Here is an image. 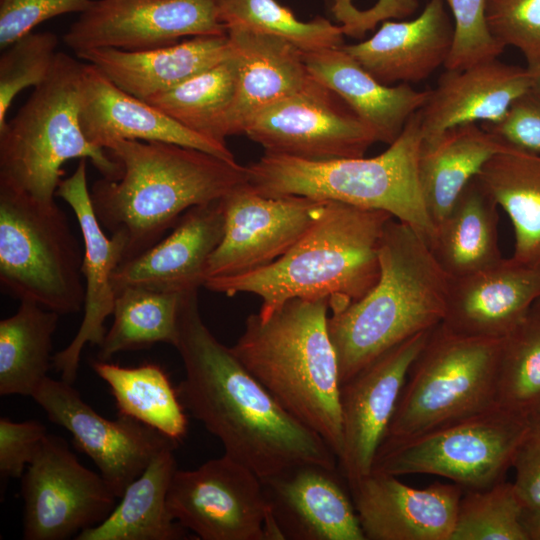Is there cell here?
<instances>
[{
    "label": "cell",
    "instance_id": "48",
    "mask_svg": "<svg viewBox=\"0 0 540 540\" xmlns=\"http://www.w3.org/2000/svg\"><path fill=\"white\" fill-rule=\"evenodd\" d=\"M523 525L528 540H540V509L525 510L523 514Z\"/></svg>",
    "mask_w": 540,
    "mask_h": 540
},
{
    "label": "cell",
    "instance_id": "17",
    "mask_svg": "<svg viewBox=\"0 0 540 540\" xmlns=\"http://www.w3.org/2000/svg\"><path fill=\"white\" fill-rule=\"evenodd\" d=\"M432 330L394 346L341 384L343 448L338 464L347 484L372 472L411 365Z\"/></svg>",
    "mask_w": 540,
    "mask_h": 540
},
{
    "label": "cell",
    "instance_id": "36",
    "mask_svg": "<svg viewBox=\"0 0 540 540\" xmlns=\"http://www.w3.org/2000/svg\"><path fill=\"white\" fill-rule=\"evenodd\" d=\"M186 293L126 287L116 293L113 322L99 345L98 359L151 347L156 343L175 346L180 309Z\"/></svg>",
    "mask_w": 540,
    "mask_h": 540
},
{
    "label": "cell",
    "instance_id": "46",
    "mask_svg": "<svg viewBox=\"0 0 540 540\" xmlns=\"http://www.w3.org/2000/svg\"><path fill=\"white\" fill-rule=\"evenodd\" d=\"M418 5V0H377L373 6L361 10L351 0H334L332 12L342 23L344 35L362 37L379 22L409 17Z\"/></svg>",
    "mask_w": 540,
    "mask_h": 540
},
{
    "label": "cell",
    "instance_id": "19",
    "mask_svg": "<svg viewBox=\"0 0 540 540\" xmlns=\"http://www.w3.org/2000/svg\"><path fill=\"white\" fill-rule=\"evenodd\" d=\"M348 487L365 540H450L464 493L455 483L418 489L376 471Z\"/></svg>",
    "mask_w": 540,
    "mask_h": 540
},
{
    "label": "cell",
    "instance_id": "21",
    "mask_svg": "<svg viewBox=\"0 0 540 540\" xmlns=\"http://www.w3.org/2000/svg\"><path fill=\"white\" fill-rule=\"evenodd\" d=\"M540 298V268L512 257L479 271L450 277L441 325L462 336L503 339Z\"/></svg>",
    "mask_w": 540,
    "mask_h": 540
},
{
    "label": "cell",
    "instance_id": "20",
    "mask_svg": "<svg viewBox=\"0 0 540 540\" xmlns=\"http://www.w3.org/2000/svg\"><path fill=\"white\" fill-rule=\"evenodd\" d=\"M261 482L282 540H365L336 468L299 464Z\"/></svg>",
    "mask_w": 540,
    "mask_h": 540
},
{
    "label": "cell",
    "instance_id": "47",
    "mask_svg": "<svg viewBox=\"0 0 540 540\" xmlns=\"http://www.w3.org/2000/svg\"><path fill=\"white\" fill-rule=\"evenodd\" d=\"M512 467L515 470L513 486L525 510L540 509V421L534 416Z\"/></svg>",
    "mask_w": 540,
    "mask_h": 540
},
{
    "label": "cell",
    "instance_id": "8",
    "mask_svg": "<svg viewBox=\"0 0 540 540\" xmlns=\"http://www.w3.org/2000/svg\"><path fill=\"white\" fill-rule=\"evenodd\" d=\"M501 343L436 326L411 365L381 446L498 406Z\"/></svg>",
    "mask_w": 540,
    "mask_h": 540
},
{
    "label": "cell",
    "instance_id": "22",
    "mask_svg": "<svg viewBox=\"0 0 540 540\" xmlns=\"http://www.w3.org/2000/svg\"><path fill=\"white\" fill-rule=\"evenodd\" d=\"M79 121L86 139L103 149L117 140L160 141L236 160L226 144L183 127L147 101L117 87L90 63H83L81 71Z\"/></svg>",
    "mask_w": 540,
    "mask_h": 540
},
{
    "label": "cell",
    "instance_id": "13",
    "mask_svg": "<svg viewBox=\"0 0 540 540\" xmlns=\"http://www.w3.org/2000/svg\"><path fill=\"white\" fill-rule=\"evenodd\" d=\"M243 134L267 153L315 161L363 157L377 142L354 111L313 77L257 113Z\"/></svg>",
    "mask_w": 540,
    "mask_h": 540
},
{
    "label": "cell",
    "instance_id": "29",
    "mask_svg": "<svg viewBox=\"0 0 540 540\" xmlns=\"http://www.w3.org/2000/svg\"><path fill=\"white\" fill-rule=\"evenodd\" d=\"M508 143L476 123L446 130L422 143L418 175L427 211L437 226L485 163Z\"/></svg>",
    "mask_w": 540,
    "mask_h": 540
},
{
    "label": "cell",
    "instance_id": "35",
    "mask_svg": "<svg viewBox=\"0 0 540 540\" xmlns=\"http://www.w3.org/2000/svg\"><path fill=\"white\" fill-rule=\"evenodd\" d=\"M238 71L239 63L233 51L224 61L145 101L192 132L226 144L227 120L235 99Z\"/></svg>",
    "mask_w": 540,
    "mask_h": 540
},
{
    "label": "cell",
    "instance_id": "25",
    "mask_svg": "<svg viewBox=\"0 0 540 540\" xmlns=\"http://www.w3.org/2000/svg\"><path fill=\"white\" fill-rule=\"evenodd\" d=\"M531 89L526 67L497 58L463 69H446L420 109L423 143L432 142L455 126L477 121L497 123Z\"/></svg>",
    "mask_w": 540,
    "mask_h": 540
},
{
    "label": "cell",
    "instance_id": "6",
    "mask_svg": "<svg viewBox=\"0 0 540 540\" xmlns=\"http://www.w3.org/2000/svg\"><path fill=\"white\" fill-rule=\"evenodd\" d=\"M422 143L418 110L399 137L377 156L315 161L265 152L247 166L248 182L265 196H304L388 212L430 245L436 226L419 183Z\"/></svg>",
    "mask_w": 540,
    "mask_h": 540
},
{
    "label": "cell",
    "instance_id": "38",
    "mask_svg": "<svg viewBox=\"0 0 540 540\" xmlns=\"http://www.w3.org/2000/svg\"><path fill=\"white\" fill-rule=\"evenodd\" d=\"M497 404L532 417L540 405V306L502 339Z\"/></svg>",
    "mask_w": 540,
    "mask_h": 540
},
{
    "label": "cell",
    "instance_id": "27",
    "mask_svg": "<svg viewBox=\"0 0 540 540\" xmlns=\"http://www.w3.org/2000/svg\"><path fill=\"white\" fill-rule=\"evenodd\" d=\"M304 59L311 76L336 93L377 142L393 143L429 96L407 83H381L342 47L304 53Z\"/></svg>",
    "mask_w": 540,
    "mask_h": 540
},
{
    "label": "cell",
    "instance_id": "30",
    "mask_svg": "<svg viewBox=\"0 0 540 540\" xmlns=\"http://www.w3.org/2000/svg\"><path fill=\"white\" fill-rule=\"evenodd\" d=\"M160 451L125 490L121 501L98 525L81 531L76 540H179L184 528L172 517L167 494L177 470L174 449Z\"/></svg>",
    "mask_w": 540,
    "mask_h": 540
},
{
    "label": "cell",
    "instance_id": "33",
    "mask_svg": "<svg viewBox=\"0 0 540 540\" xmlns=\"http://www.w3.org/2000/svg\"><path fill=\"white\" fill-rule=\"evenodd\" d=\"M59 314L32 301L0 321V394L31 396L48 377Z\"/></svg>",
    "mask_w": 540,
    "mask_h": 540
},
{
    "label": "cell",
    "instance_id": "43",
    "mask_svg": "<svg viewBox=\"0 0 540 540\" xmlns=\"http://www.w3.org/2000/svg\"><path fill=\"white\" fill-rule=\"evenodd\" d=\"M92 0H0V48L30 33L38 24L53 17L79 12Z\"/></svg>",
    "mask_w": 540,
    "mask_h": 540
},
{
    "label": "cell",
    "instance_id": "39",
    "mask_svg": "<svg viewBox=\"0 0 540 540\" xmlns=\"http://www.w3.org/2000/svg\"><path fill=\"white\" fill-rule=\"evenodd\" d=\"M524 511L513 483L465 490L450 540H528Z\"/></svg>",
    "mask_w": 540,
    "mask_h": 540
},
{
    "label": "cell",
    "instance_id": "10",
    "mask_svg": "<svg viewBox=\"0 0 540 540\" xmlns=\"http://www.w3.org/2000/svg\"><path fill=\"white\" fill-rule=\"evenodd\" d=\"M532 417L500 406L394 444L380 446L372 471L437 475L463 490L503 481Z\"/></svg>",
    "mask_w": 540,
    "mask_h": 540
},
{
    "label": "cell",
    "instance_id": "44",
    "mask_svg": "<svg viewBox=\"0 0 540 540\" xmlns=\"http://www.w3.org/2000/svg\"><path fill=\"white\" fill-rule=\"evenodd\" d=\"M47 435L46 427L37 420L15 422L1 417V479L7 481L9 478H21Z\"/></svg>",
    "mask_w": 540,
    "mask_h": 540
},
{
    "label": "cell",
    "instance_id": "5",
    "mask_svg": "<svg viewBox=\"0 0 540 540\" xmlns=\"http://www.w3.org/2000/svg\"><path fill=\"white\" fill-rule=\"evenodd\" d=\"M328 309L324 299L293 298L267 318L251 314L230 349L270 395L319 434L339 459L341 382Z\"/></svg>",
    "mask_w": 540,
    "mask_h": 540
},
{
    "label": "cell",
    "instance_id": "12",
    "mask_svg": "<svg viewBox=\"0 0 540 540\" xmlns=\"http://www.w3.org/2000/svg\"><path fill=\"white\" fill-rule=\"evenodd\" d=\"M23 538L64 540L104 521L116 496L83 466L66 441L48 434L21 477Z\"/></svg>",
    "mask_w": 540,
    "mask_h": 540
},
{
    "label": "cell",
    "instance_id": "40",
    "mask_svg": "<svg viewBox=\"0 0 540 540\" xmlns=\"http://www.w3.org/2000/svg\"><path fill=\"white\" fill-rule=\"evenodd\" d=\"M58 38L51 32H30L2 50L0 56V130L16 95L37 87L50 75L58 52Z\"/></svg>",
    "mask_w": 540,
    "mask_h": 540
},
{
    "label": "cell",
    "instance_id": "34",
    "mask_svg": "<svg viewBox=\"0 0 540 540\" xmlns=\"http://www.w3.org/2000/svg\"><path fill=\"white\" fill-rule=\"evenodd\" d=\"M110 387L118 415L131 417L179 442L187 434L188 418L177 389L157 364L122 367L108 360L91 362Z\"/></svg>",
    "mask_w": 540,
    "mask_h": 540
},
{
    "label": "cell",
    "instance_id": "37",
    "mask_svg": "<svg viewBox=\"0 0 540 540\" xmlns=\"http://www.w3.org/2000/svg\"><path fill=\"white\" fill-rule=\"evenodd\" d=\"M219 20L227 31L246 30L280 37L304 53L341 47V26L316 17L310 21L297 18L277 0H215Z\"/></svg>",
    "mask_w": 540,
    "mask_h": 540
},
{
    "label": "cell",
    "instance_id": "14",
    "mask_svg": "<svg viewBox=\"0 0 540 540\" xmlns=\"http://www.w3.org/2000/svg\"><path fill=\"white\" fill-rule=\"evenodd\" d=\"M327 202L265 196L249 182L238 185L221 198L224 233L207 261L206 281L245 274L279 259L321 217Z\"/></svg>",
    "mask_w": 540,
    "mask_h": 540
},
{
    "label": "cell",
    "instance_id": "42",
    "mask_svg": "<svg viewBox=\"0 0 540 540\" xmlns=\"http://www.w3.org/2000/svg\"><path fill=\"white\" fill-rule=\"evenodd\" d=\"M484 12L499 44L517 48L525 59L540 55V0H485Z\"/></svg>",
    "mask_w": 540,
    "mask_h": 540
},
{
    "label": "cell",
    "instance_id": "41",
    "mask_svg": "<svg viewBox=\"0 0 540 540\" xmlns=\"http://www.w3.org/2000/svg\"><path fill=\"white\" fill-rule=\"evenodd\" d=\"M454 23V41L445 69H463L498 58L505 47L490 34L485 20V0H445Z\"/></svg>",
    "mask_w": 540,
    "mask_h": 540
},
{
    "label": "cell",
    "instance_id": "2",
    "mask_svg": "<svg viewBox=\"0 0 540 540\" xmlns=\"http://www.w3.org/2000/svg\"><path fill=\"white\" fill-rule=\"evenodd\" d=\"M106 151L121 173L95 181L90 197L102 227L124 240L123 261L156 244L188 209L248 182L247 166L192 147L117 140Z\"/></svg>",
    "mask_w": 540,
    "mask_h": 540
},
{
    "label": "cell",
    "instance_id": "18",
    "mask_svg": "<svg viewBox=\"0 0 540 540\" xmlns=\"http://www.w3.org/2000/svg\"><path fill=\"white\" fill-rule=\"evenodd\" d=\"M56 196L74 212L84 243L83 319L69 345L52 358V366L61 373V379L73 384L82 350L88 343L99 346L106 334L104 322L112 315L116 298L112 275L124 259L125 242L119 235L108 237L95 214L87 182V159H80L75 171L60 181Z\"/></svg>",
    "mask_w": 540,
    "mask_h": 540
},
{
    "label": "cell",
    "instance_id": "1",
    "mask_svg": "<svg viewBox=\"0 0 540 540\" xmlns=\"http://www.w3.org/2000/svg\"><path fill=\"white\" fill-rule=\"evenodd\" d=\"M174 347L185 371L176 388L179 399L221 441L224 454L261 479L299 464L336 468L338 459L326 441L289 414L210 332L200 315L198 290L183 297Z\"/></svg>",
    "mask_w": 540,
    "mask_h": 540
},
{
    "label": "cell",
    "instance_id": "11",
    "mask_svg": "<svg viewBox=\"0 0 540 540\" xmlns=\"http://www.w3.org/2000/svg\"><path fill=\"white\" fill-rule=\"evenodd\" d=\"M167 506L202 540H282L260 477L226 454L194 470L177 469Z\"/></svg>",
    "mask_w": 540,
    "mask_h": 540
},
{
    "label": "cell",
    "instance_id": "24",
    "mask_svg": "<svg viewBox=\"0 0 540 540\" xmlns=\"http://www.w3.org/2000/svg\"><path fill=\"white\" fill-rule=\"evenodd\" d=\"M454 41V23L445 0H428L411 20L382 22L368 39L341 47L386 85L420 82L444 66Z\"/></svg>",
    "mask_w": 540,
    "mask_h": 540
},
{
    "label": "cell",
    "instance_id": "7",
    "mask_svg": "<svg viewBox=\"0 0 540 540\" xmlns=\"http://www.w3.org/2000/svg\"><path fill=\"white\" fill-rule=\"evenodd\" d=\"M83 63L58 52L49 77L0 130V183L51 205L71 159L90 160L102 177L116 179L119 163L91 144L79 121Z\"/></svg>",
    "mask_w": 540,
    "mask_h": 540
},
{
    "label": "cell",
    "instance_id": "51",
    "mask_svg": "<svg viewBox=\"0 0 540 540\" xmlns=\"http://www.w3.org/2000/svg\"><path fill=\"white\" fill-rule=\"evenodd\" d=\"M535 304L540 306V298L538 299V301Z\"/></svg>",
    "mask_w": 540,
    "mask_h": 540
},
{
    "label": "cell",
    "instance_id": "23",
    "mask_svg": "<svg viewBox=\"0 0 540 540\" xmlns=\"http://www.w3.org/2000/svg\"><path fill=\"white\" fill-rule=\"evenodd\" d=\"M221 199L188 209L143 253L119 264L112 275L115 293L126 287L187 293L205 284V269L224 233Z\"/></svg>",
    "mask_w": 540,
    "mask_h": 540
},
{
    "label": "cell",
    "instance_id": "9",
    "mask_svg": "<svg viewBox=\"0 0 540 540\" xmlns=\"http://www.w3.org/2000/svg\"><path fill=\"white\" fill-rule=\"evenodd\" d=\"M83 252L66 213L0 183V284L59 315L84 307Z\"/></svg>",
    "mask_w": 540,
    "mask_h": 540
},
{
    "label": "cell",
    "instance_id": "16",
    "mask_svg": "<svg viewBox=\"0 0 540 540\" xmlns=\"http://www.w3.org/2000/svg\"><path fill=\"white\" fill-rule=\"evenodd\" d=\"M225 34L215 0H92L63 40L76 54L101 48L141 51L187 36Z\"/></svg>",
    "mask_w": 540,
    "mask_h": 540
},
{
    "label": "cell",
    "instance_id": "4",
    "mask_svg": "<svg viewBox=\"0 0 540 540\" xmlns=\"http://www.w3.org/2000/svg\"><path fill=\"white\" fill-rule=\"evenodd\" d=\"M380 274L359 300L328 317L341 384L384 352L441 324L450 276L427 241L392 218L379 247Z\"/></svg>",
    "mask_w": 540,
    "mask_h": 540
},
{
    "label": "cell",
    "instance_id": "50",
    "mask_svg": "<svg viewBox=\"0 0 540 540\" xmlns=\"http://www.w3.org/2000/svg\"><path fill=\"white\" fill-rule=\"evenodd\" d=\"M533 416L536 417L540 421V405Z\"/></svg>",
    "mask_w": 540,
    "mask_h": 540
},
{
    "label": "cell",
    "instance_id": "45",
    "mask_svg": "<svg viewBox=\"0 0 540 540\" xmlns=\"http://www.w3.org/2000/svg\"><path fill=\"white\" fill-rule=\"evenodd\" d=\"M482 127L512 146L540 153V94L531 89L512 104L503 119Z\"/></svg>",
    "mask_w": 540,
    "mask_h": 540
},
{
    "label": "cell",
    "instance_id": "15",
    "mask_svg": "<svg viewBox=\"0 0 540 540\" xmlns=\"http://www.w3.org/2000/svg\"><path fill=\"white\" fill-rule=\"evenodd\" d=\"M48 419L65 428L75 446L96 465L111 491L121 498L153 458L178 442L131 417L108 420L64 380L46 377L32 395Z\"/></svg>",
    "mask_w": 540,
    "mask_h": 540
},
{
    "label": "cell",
    "instance_id": "28",
    "mask_svg": "<svg viewBox=\"0 0 540 540\" xmlns=\"http://www.w3.org/2000/svg\"><path fill=\"white\" fill-rule=\"evenodd\" d=\"M227 35L239 63L227 120L229 137L243 134L257 113L302 89L312 76L304 52L285 39L238 29L228 30Z\"/></svg>",
    "mask_w": 540,
    "mask_h": 540
},
{
    "label": "cell",
    "instance_id": "26",
    "mask_svg": "<svg viewBox=\"0 0 540 540\" xmlns=\"http://www.w3.org/2000/svg\"><path fill=\"white\" fill-rule=\"evenodd\" d=\"M123 91L147 100L233 55L227 34L203 35L141 51L113 48L76 53Z\"/></svg>",
    "mask_w": 540,
    "mask_h": 540
},
{
    "label": "cell",
    "instance_id": "49",
    "mask_svg": "<svg viewBox=\"0 0 540 540\" xmlns=\"http://www.w3.org/2000/svg\"><path fill=\"white\" fill-rule=\"evenodd\" d=\"M525 67L531 80L532 90L540 94V55L526 59Z\"/></svg>",
    "mask_w": 540,
    "mask_h": 540
},
{
    "label": "cell",
    "instance_id": "31",
    "mask_svg": "<svg viewBox=\"0 0 540 540\" xmlns=\"http://www.w3.org/2000/svg\"><path fill=\"white\" fill-rule=\"evenodd\" d=\"M475 178L512 223V258L540 268V153L509 144Z\"/></svg>",
    "mask_w": 540,
    "mask_h": 540
},
{
    "label": "cell",
    "instance_id": "32",
    "mask_svg": "<svg viewBox=\"0 0 540 540\" xmlns=\"http://www.w3.org/2000/svg\"><path fill=\"white\" fill-rule=\"evenodd\" d=\"M498 223L497 203L474 178L436 226L429 246L450 277L467 275L503 258Z\"/></svg>",
    "mask_w": 540,
    "mask_h": 540
},
{
    "label": "cell",
    "instance_id": "3",
    "mask_svg": "<svg viewBox=\"0 0 540 540\" xmlns=\"http://www.w3.org/2000/svg\"><path fill=\"white\" fill-rule=\"evenodd\" d=\"M327 201L321 217L282 257L245 274L208 279L204 287L227 296H259L261 318L293 298L327 300L333 313L362 298L379 278L380 242L394 217Z\"/></svg>",
    "mask_w": 540,
    "mask_h": 540
}]
</instances>
